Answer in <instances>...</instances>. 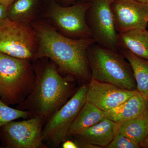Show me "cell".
Here are the masks:
<instances>
[{
	"label": "cell",
	"mask_w": 148,
	"mask_h": 148,
	"mask_svg": "<svg viewBox=\"0 0 148 148\" xmlns=\"http://www.w3.org/2000/svg\"><path fill=\"white\" fill-rule=\"evenodd\" d=\"M147 111L146 100L136 90L135 94L116 108L105 112L106 118L121 125L143 116Z\"/></svg>",
	"instance_id": "cell-13"
},
{
	"label": "cell",
	"mask_w": 148,
	"mask_h": 148,
	"mask_svg": "<svg viewBox=\"0 0 148 148\" xmlns=\"http://www.w3.org/2000/svg\"><path fill=\"white\" fill-rule=\"evenodd\" d=\"M16 0H0V4L8 7Z\"/></svg>",
	"instance_id": "cell-23"
},
{
	"label": "cell",
	"mask_w": 148,
	"mask_h": 148,
	"mask_svg": "<svg viewBox=\"0 0 148 148\" xmlns=\"http://www.w3.org/2000/svg\"><path fill=\"white\" fill-rule=\"evenodd\" d=\"M48 60H36L37 63L33 65L36 77L34 87L25 101L16 108L29 111L30 118L40 117L45 123L70 99L75 86L73 77L62 76L56 65Z\"/></svg>",
	"instance_id": "cell-2"
},
{
	"label": "cell",
	"mask_w": 148,
	"mask_h": 148,
	"mask_svg": "<svg viewBox=\"0 0 148 148\" xmlns=\"http://www.w3.org/2000/svg\"><path fill=\"white\" fill-rule=\"evenodd\" d=\"M120 125L104 119L73 137L79 148L107 147L119 132Z\"/></svg>",
	"instance_id": "cell-12"
},
{
	"label": "cell",
	"mask_w": 148,
	"mask_h": 148,
	"mask_svg": "<svg viewBox=\"0 0 148 148\" xmlns=\"http://www.w3.org/2000/svg\"><path fill=\"white\" fill-rule=\"evenodd\" d=\"M135 91L125 90L91 79L88 84L86 101L106 112L116 108L135 94Z\"/></svg>",
	"instance_id": "cell-11"
},
{
	"label": "cell",
	"mask_w": 148,
	"mask_h": 148,
	"mask_svg": "<svg viewBox=\"0 0 148 148\" xmlns=\"http://www.w3.org/2000/svg\"><path fill=\"white\" fill-rule=\"evenodd\" d=\"M45 122L39 116L11 121L0 128L1 148H47L42 132Z\"/></svg>",
	"instance_id": "cell-7"
},
{
	"label": "cell",
	"mask_w": 148,
	"mask_h": 148,
	"mask_svg": "<svg viewBox=\"0 0 148 148\" xmlns=\"http://www.w3.org/2000/svg\"><path fill=\"white\" fill-rule=\"evenodd\" d=\"M108 1L110 2V3H112L114 1H116V0H108Z\"/></svg>",
	"instance_id": "cell-27"
},
{
	"label": "cell",
	"mask_w": 148,
	"mask_h": 148,
	"mask_svg": "<svg viewBox=\"0 0 148 148\" xmlns=\"http://www.w3.org/2000/svg\"><path fill=\"white\" fill-rule=\"evenodd\" d=\"M33 64L0 52V98L7 105L25 101L34 86Z\"/></svg>",
	"instance_id": "cell-4"
},
{
	"label": "cell",
	"mask_w": 148,
	"mask_h": 148,
	"mask_svg": "<svg viewBox=\"0 0 148 148\" xmlns=\"http://www.w3.org/2000/svg\"><path fill=\"white\" fill-rule=\"evenodd\" d=\"M105 118V112L98 108L92 103L86 101L70 127L69 137L79 134Z\"/></svg>",
	"instance_id": "cell-15"
},
{
	"label": "cell",
	"mask_w": 148,
	"mask_h": 148,
	"mask_svg": "<svg viewBox=\"0 0 148 148\" xmlns=\"http://www.w3.org/2000/svg\"><path fill=\"white\" fill-rule=\"evenodd\" d=\"M141 147L148 148V131L147 132V137H146L144 143H143V144H142V145H141Z\"/></svg>",
	"instance_id": "cell-24"
},
{
	"label": "cell",
	"mask_w": 148,
	"mask_h": 148,
	"mask_svg": "<svg viewBox=\"0 0 148 148\" xmlns=\"http://www.w3.org/2000/svg\"><path fill=\"white\" fill-rule=\"evenodd\" d=\"M146 107H147V110L148 111V99L146 100Z\"/></svg>",
	"instance_id": "cell-26"
},
{
	"label": "cell",
	"mask_w": 148,
	"mask_h": 148,
	"mask_svg": "<svg viewBox=\"0 0 148 148\" xmlns=\"http://www.w3.org/2000/svg\"><path fill=\"white\" fill-rule=\"evenodd\" d=\"M36 0H16L8 7V17L11 20L29 24L36 15Z\"/></svg>",
	"instance_id": "cell-18"
},
{
	"label": "cell",
	"mask_w": 148,
	"mask_h": 148,
	"mask_svg": "<svg viewBox=\"0 0 148 148\" xmlns=\"http://www.w3.org/2000/svg\"><path fill=\"white\" fill-rule=\"evenodd\" d=\"M38 49L33 27L11 20L0 22V52L23 60H34Z\"/></svg>",
	"instance_id": "cell-6"
},
{
	"label": "cell",
	"mask_w": 148,
	"mask_h": 148,
	"mask_svg": "<svg viewBox=\"0 0 148 148\" xmlns=\"http://www.w3.org/2000/svg\"><path fill=\"white\" fill-rule=\"evenodd\" d=\"M62 148H77L78 146L75 141L66 140L62 143Z\"/></svg>",
	"instance_id": "cell-22"
},
{
	"label": "cell",
	"mask_w": 148,
	"mask_h": 148,
	"mask_svg": "<svg viewBox=\"0 0 148 148\" xmlns=\"http://www.w3.org/2000/svg\"><path fill=\"white\" fill-rule=\"evenodd\" d=\"M30 116L29 111L10 108L0 98V128L14 120L20 118L28 119Z\"/></svg>",
	"instance_id": "cell-19"
},
{
	"label": "cell",
	"mask_w": 148,
	"mask_h": 148,
	"mask_svg": "<svg viewBox=\"0 0 148 148\" xmlns=\"http://www.w3.org/2000/svg\"><path fill=\"white\" fill-rule=\"evenodd\" d=\"M91 3L63 7L53 4L48 16L62 34L73 39L92 38L86 16Z\"/></svg>",
	"instance_id": "cell-8"
},
{
	"label": "cell",
	"mask_w": 148,
	"mask_h": 148,
	"mask_svg": "<svg viewBox=\"0 0 148 148\" xmlns=\"http://www.w3.org/2000/svg\"><path fill=\"white\" fill-rule=\"evenodd\" d=\"M118 47L148 60V31L132 29L118 34Z\"/></svg>",
	"instance_id": "cell-14"
},
{
	"label": "cell",
	"mask_w": 148,
	"mask_h": 148,
	"mask_svg": "<svg viewBox=\"0 0 148 148\" xmlns=\"http://www.w3.org/2000/svg\"><path fill=\"white\" fill-rule=\"evenodd\" d=\"M140 145L135 141L126 136L119 133L112 142L107 146V148H139Z\"/></svg>",
	"instance_id": "cell-20"
},
{
	"label": "cell",
	"mask_w": 148,
	"mask_h": 148,
	"mask_svg": "<svg viewBox=\"0 0 148 148\" xmlns=\"http://www.w3.org/2000/svg\"><path fill=\"white\" fill-rule=\"evenodd\" d=\"M111 4L108 0H93L87 13V24L95 42L103 47L117 51L118 34Z\"/></svg>",
	"instance_id": "cell-9"
},
{
	"label": "cell",
	"mask_w": 148,
	"mask_h": 148,
	"mask_svg": "<svg viewBox=\"0 0 148 148\" xmlns=\"http://www.w3.org/2000/svg\"><path fill=\"white\" fill-rule=\"evenodd\" d=\"M148 112L142 116L120 125L119 133L138 143L140 147L147 134Z\"/></svg>",
	"instance_id": "cell-17"
},
{
	"label": "cell",
	"mask_w": 148,
	"mask_h": 148,
	"mask_svg": "<svg viewBox=\"0 0 148 148\" xmlns=\"http://www.w3.org/2000/svg\"><path fill=\"white\" fill-rule=\"evenodd\" d=\"M32 27L38 42L34 60L48 58L70 75L84 82H90L92 75L87 50L95 42L93 38H71L43 22H34Z\"/></svg>",
	"instance_id": "cell-1"
},
{
	"label": "cell",
	"mask_w": 148,
	"mask_h": 148,
	"mask_svg": "<svg viewBox=\"0 0 148 148\" xmlns=\"http://www.w3.org/2000/svg\"><path fill=\"white\" fill-rule=\"evenodd\" d=\"M133 72L137 90L146 100L148 99V60L140 58L128 51L120 50Z\"/></svg>",
	"instance_id": "cell-16"
},
{
	"label": "cell",
	"mask_w": 148,
	"mask_h": 148,
	"mask_svg": "<svg viewBox=\"0 0 148 148\" xmlns=\"http://www.w3.org/2000/svg\"><path fill=\"white\" fill-rule=\"evenodd\" d=\"M8 7L0 4V22L8 17Z\"/></svg>",
	"instance_id": "cell-21"
},
{
	"label": "cell",
	"mask_w": 148,
	"mask_h": 148,
	"mask_svg": "<svg viewBox=\"0 0 148 148\" xmlns=\"http://www.w3.org/2000/svg\"><path fill=\"white\" fill-rule=\"evenodd\" d=\"M135 1L141 3L148 5V0H135Z\"/></svg>",
	"instance_id": "cell-25"
},
{
	"label": "cell",
	"mask_w": 148,
	"mask_h": 148,
	"mask_svg": "<svg viewBox=\"0 0 148 148\" xmlns=\"http://www.w3.org/2000/svg\"><path fill=\"white\" fill-rule=\"evenodd\" d=\"M87 56L92 78L125 90H137L131 66L116 51L94 43L88 48Z\"/></svg>",
	"instance_id": "cell-3"
},
{
	"label": "cell",
	"mask_w": 148,
	"mask_h": 148,
	"mask_svg": "<svg viewBox=\"0 0 148 148\" xmlns=\"http://www.w3.org/2000/svg\"><path fill=\"white\" fill-rule=\"evenodd\" d=\"M88 84H83L71 98L46 121L42 132L45 143L59 147L69 138L70 127L86 101Z\"/></svg>",
	"instance_id": "cell-5"
},
{
	"label": "cell",
	"mask_w": 148,
	"mask_h": 148,
	"mask_svg": "<svg viewBox=\"0 0 148 148\" xmlns=\"http://www.w3.org/2000/svg\"><path fill=\"white\" fill-rule=\"evenodd\" d=\"M112 3L114 4L111 9L117 32L120 33L132 29H147V5L135 0H116Z\"/></svg>",
	"instance_id": "cell-10"
}]
</instances>
